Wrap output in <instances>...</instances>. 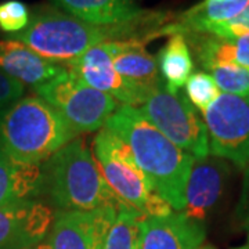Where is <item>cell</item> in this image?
Returning <instances> with one entry per match:
<instances>
[{"instance_id": "6da1fadb", "label": "cell", "mask_w": 249, "mask_h": 249, "mask_svg": "<svg viewBox=\"0 0 249 249\" xmlns=\"http://www.w3.org/2000/svg\"><path fill=\"white\" fill-rule=\"evenodd\" d=\"M162 13H152L144 19L121 25H94L70 14L42 7L31 16L25 29L10 35L49 61L65 64L78 58L93 46L112 40L144 39L145 42L160 36L162 28L168 25Z\"/></svg>"}, {"instance_id": "7a4b0ae2", "label": "cell", "mask_w": 249, "mask_h": 249, "mask_svg": "<svg viewBox=\"0 0 249 249\" xmlns=\"http://www.w3.org/2000/svg\"><path fill=\"white\" fill-rule=\"evenodd\" d=\"M104 126L129 145L155 194L172 209L181 212L187 180L196 158L160 133L139 108L119 106Z\"/></svg>"}, {"instance_id": "3957f363", "label": "cell", "mask_w": 249, "mask_h": 249, "mask_svg": "<svg viewBox=\"0 0 249 249\" xmlns=\"http://www.w3.org/2000/svg\"><path fill=\"white\" fill-rule=\"evenodd\" d=\"M43 193L58 211L124 205L109 187L82 139H73L42 165Z\"/></svg>"}, {"instance_id": "277c9868", "label": "cell", "mask_w": 249, "mask_h": 249, "mask_svg": "<svg viewBox=\"0 0 249 249\" xmlns=\"http://www.w3.org/2000/svg\"><path fill=\"white\" fill-rule=\"evenodd\" d=\"M75 137L43 98L28 96L0 111V154L18 162L40 165Z\"/></svg>"}, {"instance_id": "5b68a950", "label": "cell", "mask_w": 249, "mask_h": 249, "mask_svg": "<svg viewBox=\"0 0 249 249\" xmlns=\"http://www.w3.org/2000/svg\"><path fill=\"white\" fill-rule=\"evenodd\" d=\"M94 158L109 187L127 206L145 217L168 216L173 211L163 198L152 190L151 183L139 166L129 145L108 129H101L93 144Z\"/></svg>"}, {"instance_id": "8992f818", "label": "cell", "mask_w": 249, "mask_h": 249, "mask_svg": "<svg viewBox=\"0 0 249 249\" xmlns=\"http://www.w3.org/2000/svg\"><path fill=\"white\" fill-rule=\"evenodd\" d=\"M35 90L76 134L101 129L119 107L112 96L88 86L67 68Z\"/></svg>"}, {"instance_id": "52a82bcc", "label": "cell", "mask_w": 249, "mask_h": 249, "mask_svg": "<svg viewBox=\"0 0 249 249\" xmlns=\"http://www.w3.org/2000/svg\"><path fill=\"white\" fill-rule=\"evenodd\" d=\"M139 111L160 133L194 158H205L211 154L205 122L196 115L187 96L172 93L165 82L152 90Z\"/></svg>"}, {"instance_id": "ba28073f", "label": "cell", "mask_w": 249, "mask_h": 249, "mask_svg": "<svg viewBox=\"0 0 249 249\" xmlns=\"http://www.w3.org/2000/svg\"><path fill=\"white\" fill-rule=\"evenodd\" d=\"M202 115L209 152L244 169L249 166V96L220 93Z\"/></svg>"}, {"instance_id": "9c48e42d", "label": "cell", "mask_w": 249, "mask_h": 249, "mask_svg": "<svg viewBox=\"0 0 249 249\" xmlns=\"http://www.w3.org/2000/svg\"><path fill=\"white\" fill-rule=\"evenodd\" d=\"M118 213L115 206L90 211H58L49 234L52 249H103Z\"/></svg>"}, {"instance_id": "30bf717a", "label": "cell", "mask_w": 249, "mask_h": 249, "mask_svg": "<svg viewBox=\"0 0 249 249\" xmlns=\"http://www.w3.org/2000/svg\"><path fill=\"white\" fill-rule=\"evenodd\" d=\"M62 65L88 86L112 96L122 106L140 108L150 96L148 91L124 80L115 71L107 42L93 46L78 58Z\"/></svg>"}, {"instance_id": "8fae6325", "label": "cell", "mask_w": 249, "mask_h": 249, "mask_svg": "<svg viewBox=\"0 0 249 249\" xmlns=\"http://www.w3.org/2000/svg\"><path fill=\"white\" fill-rule=\"evenodd\" d=\"M53 222L52 208L35 199L0 206V249H27L42 244Z\"/></svg>"}, {"instance_id": "7c38bea8", "label": "cell", "mask_w": 249, "mask_h": 249, "mask_svg": "<svg viewBox=\"0 0 249 249\" xmlns=\"http://www.w3.org/2000/svg\"><path fill=\"white\" fill-rule=\"evenodd\" d=\"M230 166L219 157L196 158L187 180L184 208L181 213L188 219L202 223L213 212L222 199Z\"/></svg>"}, {"instance_id": "4fadbf2b", "label": "cell", "mask_w": 249, "mask_h": 249, "mask_svg": "<svg viewBox=\"0 0 249 249\" xmlns=\"http://www.w3.org/2000/svg\"><path fill=\"white\" fill-rule=\"evenodd\" d=\"M205 224L181 212L150 216L142 222L139 249H199L204 245Z\"/></svg>"}, {"instance_id": "5bb4252c", "label": "cell", "mask_w": 249, "mask_h": 249, "mask_svg": "<svg viewBox=\"0 0 249 249\" xmlns=\"http://www.w3.org/2000/svg\"><path fill=\"white\" fill-rule=\"evenodd\" d=\"M145 40L133 37L107 42L115 71L132 85L151 93L163 80L160 79L158 62L147 52Z\"/></svg>"}, {"instance_id": "9a60e30c", "label": "cell", "mask_w": 249, "mask_h": 249, "mask_svg": "<svg viewBox=\"0 0 249 249\" xmlns=\"http://www.w3.org/2000/svg\"><path fill=\"white\" fill-rule=\"evenodd\" d=\"M65 67L49 61L27 45L9 39L0 42V71L24 85L37 88L60 75Z\"/></svg>"}, {"instance_id": "2e32d148", "label": "cell", "mask_w": 249, "mask_h": 249, "mask_svg": "<svg viewBox=\"0 0 249 249\" xmlns=\"http://www.w3.org/2000/svg\"><path fill=\"white\" fill-rule=\"evenodd\" d=\"M67 14L94 25H121L144 19L151 11L134 0H54Z\"/></svg>"}, {"instance_id": "e0dca14e", "label": "cell", "mask_w": 249, "mask_h": 249, "mask_svg": "<svg viewBox=\"0 0 249 249\" xmlns=\"http://www.w3.org/2000/svg\"><path fill=\"white\" fill-rule=\"evenodd\" d=\"M43 194L42 165L18 162L0 154V206Z\"/></svg>"}, {"instance_id": "ac0fdd59", "label": "cell", "mask_w": 249, "mask_h": 249, "mask_svg": "<svg viewBox=\"0 0 249 249\" xmlns=\"http://www.w3.org/2000/svg\"><path fill=\"white\" fill-rule=\"evenodd\" d=\"M201 67L211 71L223 64H237L249 71V34L237 39H219L205 34H186Z\"/></svg>"}, {"instance_id": "d6986e66", "label": "cell", "mask_w": 249, "mask_h": 249, "mask_svg": "<svg viewBox=\"0 0 249 249\" xmlns=\"http://www.w3.org/2000/svg\"><path fill=\"white\" fill-rule=\"evenodd\" d=\"M158 70L166 88L172 93H178L186 85L194 70L190 46L181 34L170 35L169 40L158 53Z\"/></svg>"}, {"instance_id": "ffe728a7", "label": "cell", "mask_w": 249, "mask_h": 249, "mask_svg": "<svg viewBox=\"0 0 249 249\" xmlns=\"http://www.w3.org/2000/svg\"><path fill=\"white\" fill-rule=\"evenodd\" d=\"M145 216L127 205H121L103 249H139L142 222Z\"/></svg>"}, {"instance_id": "44dd1931", "label": "cell", "mask_w": 249, "mask_h": 249, "mask_svg": "<svg viewBox=\"0 0 249 249\" xmlns=\"http://www.w3.org/2000/svg\"><path fill=\"white\" fill-rule=\"evenodd\" d=\"M219 90L232 96H249V71L237 64H223L211 70Z\"/></svg>"}, {"instance_id": "7402d4cb", "label": "cell", "mask_w": 249, "mask_h": 249, "mask_svg": "<svg viewBox=\"0 0 249 249\" xmlns=\"http://www.w3.org/2000/svg\"><path fill=\"white\" fill-rule=\"evenodd\" d=\"M184 86H186L188 101L194 107L198 108L202 114L220 94V90L212 78V75L206 72L191 73Z\"/></svg>"}, {"instance_id": "603a6c76", "label": "cell", "mask_w": 249, "mask_h": 249, "mask_svg": "<svg viewBox=\"0 0 249 249\" xmlns=\"http://www.w3.org/2000/svg\"><path fill=\"white\" fill-rule=\"evenodd\" d=\"M29 10L19 0H7L0 3V29L14 35L25 29L29 22Z\"/></svg>"}, {"instance_id": "cb8c5ba5", "label": "cell", "mask_w": 249, "mask_h": 249, "mask_svg": "<svg viewBox=\"0 0 249 249\" xmlns=\"http://www.w3.org/2000/svg\"><path fill=\"white\" fill-rule=\"evenodd\" d=\"M205 35L214 36L219 39H237L249 34V6L237 14L235 17L230 18L220 24H214L212 27L206 28Z\"/></svg>"}, {"instance_id": "d4e9b609", "label": "cell", "mask_w": 249, "mask_h": 249, "mask_svg": "<svg viewBox=\"0 0 249 249\" xmlns=\"http://www.w3.org/2000/svg\"><path fill=\"white\" fill-rule=\"evenodd\" d=\"M25 85L0 71V111L22 97Z\"/></svg>"}, {"instance_id": "484cf974", "label": "cell", "mask_w": 249, "mask_h": 249, "mask_svg": "<svg viewBox=\"0 0 249 249\" xmlns=\"http://www.w3.org/2000/svg\"><path fill=\"white\" fill-rule=\"evenodd\" d=\"M237 220L240 223L241 229L247 232L249 241V166L244 169V178H242V188L238 205H237Z\"/></svg>"}, {"instance_id": "4316f807", "label": "cell", "mask_w": 249, "mask_h": 249, "mask_svg": "<svg viewBox=\"0 0 249 249\" xmlns=\"http://www.w3.org/2000/svg\"><path fill=\"white\" fill-rule=\"evenodd\" d=\"M27 249H52V247L49 244H39V245H35L32 248H27Z\"/></svg>"}, {"instance_id": "83f0119b", "label": "cell", "mask_w": 249, "mask_h": 249, "mask_svg": "<svg viewBox=\"0 0 249 249\" xmlns=\"http://www.w3.org/2000/svg\"><path fill=\"white\" fill-rule=\"evenodd\" d=\"M209 1H219V3H232V1H238V0H209Z\"/></svg>"}, {"instance_id": "f1b7e54d", "label": "cell", "mask_w": 249, "mask_h": 249, "mask_svg": "<svg viewBox=\"0 0 249 249\" xmlns=\"http://www.w3.org/2000/svg\"><path fill=\"white\" fill-rule=\"evenodd\" d=\"M199 249H216L214 247H212V245H202Z\"/></svg>"}, {"instance_id": "f546056e", "label": "cell", "mask_w": 249, "mask_h": 249, "mask_svg": "<svg viewBox=\"0 0 249 249\" xmlns=\"http://www.w3.org/2000/svg\"><path fill=\"white\" fill-rule=\"evenodd\" d=\"M232 249H249V242L247 245H242V247H237V248H232Z\"/></svg>"}]
</instances>
